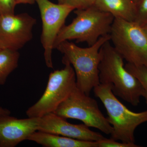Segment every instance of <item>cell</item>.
<instances>
[{"label": "cell", "instance_id": "6da1fadb", "mask_svg": "<svg viewBox=\"0 0 147 147\" xmlns=\"http://www.w3.org/2000/svg\"><path fill=\"white\" fill-rule=\"evenodd\" d=\"M101 58L99 63L100 84L108 85L114 94L137 106L145 92L139 80L125 68L123 58L111 45L110 40L100 49Z\"/></svg>", "mask_w": 147, "mask_h": 147}, {"label": "cell", "instance_id": "7a4b0ae2", "mask_svg": "<svg viewBox=\"0 0 147 147\" xmlns=\"http://www.w3.org/2000/svg\"><path fill=\"white\" fill-rule=\"evenodd\" d=\"M110 40V34L100 37L92 46L83 48L73 42L65 40L55 49L63 55L62 60L73 67L76 76V86L87 95L100 84L99 67L101 58L100 49L103 44Z\"/></svg>", "mask_w": 147, "mask_h": 147}, {"label": "cell", "instance_id": "3957f363", "mask_svg": "<svg viewBox=\"0 0 147 147\" xmlns=\"http://www.w3.org/2000/svg\"><path fill=\"white\" fill-rule=\"evenodd\" d=\"M76 16L71 24L64 26L58 33L54 48L61 42L76 40L86 42L89 46L95 44L101 37L110 34L115 17L94 5L85 9H75Z\"/></svg>", "mask_w": 147, "mask_h": 147}, {"label": "cell", "instance_id": "277c9868", "mask_svg": "<svg viewBox=\"0 0 147 147\" xmlns=\"http://www.w3.org/2000/svg\"><path fill=\"white\" fill-rule=\"evenodd\" d=\"M93 90L95 96L104 105L107 119L113 127L110 139L135 144L134 131L137 127L147 122V110L134 113L129 110L117 98L108 85L100 84Z\"/></svg>", "mask_w": 147, "mask_h": 147}, {"label": "cell", "instance_id": "5b68a950", "mask_svg": "<svg viewBox=\"0 0 147 147\" xmlns=\"http://www.w3.org/2000/svg\"><path fill=\"white\" fill-rule=\"evenodd\" d=\"M64 67L50 74L44 93L38 101L27 110L28 117L40 118L53 113L76 88V76L71 64L62 60Z\"/></svg>", "mask_w": 147, "mask_h": 147}, {"label": "cell", "instance_id": "8992f818", "mask_svg": "<svg viewBox=\"0 0 147 147\" xmlns=\"http://www.w3.org/2000/svg\"><path fill=\"white\" fill-rule=\"evenodd\" d=\"M109 34L113 47L127 63L147 66V38L142 27L115 18Z\"/></svg>", "mask_w": 147, "mask_h": 147}, {"label": "cell", "instance_id": "52a82bcc", "mask_svg": "<svg viewBox=\"0 0 147 147\" xmlns=\"http://www.w3.org/2000/svg\"><path fill=\"white\" fill-rule=\"evenodd\" d=\"M53 113L65 119L82 121L86 126L106 134L113 132V127L100 111L97 101L77 86Z\"/></svg>", "mask_w": 147, "mask_h": 147}, {"label": "cell", "instance_id": "ba28073f", "mask_svg": "<svg viewBox=\"0 0 147 147\" xmlns=\"http://www.w3.org/2000/svg\"><path fill=\"white\" fill-rule=\"evenodd\" d=\"M40 11L42 23L40 41L44 50L45 64L53 68L52 53L58 33L66 19L74 9L63 4H55L49 0H35Z\"/></svg>", "mask_w": 147, "mask_h": 147}, {"label": "cell", "instance_id": "9c48e42d", "mask_svg": "<svg viewBox=\"0 0 147 147\" xmlns=\"http://www.w3.org/2000/svg\"><path fill=\"white\" fill-rule=\"evenodd\" d=\"M36 20L28 13L0 15V45L3 49L17 50L33 38Z\"/></svg>", "mask_w": 147, "mask_h": 147}, {"label": "cell", "instance_id": "30bf717a", "mask_svg": "<svg viewBox=\"0 0 147 147\" xmlns=\"http://www.w3.org/2000/svg\"><path fill=\"white\" fill-rule=\"evenodd\" d=\"M37 131L69 137L77 140L97 142L104 139L101 134L92 131L85 124H73L54 113L38 118Z\"/></svg>", "mask_w": 147, "mask_h": 147}, {"label": "cell", "instance_id": "8fae6325", "mask_svg": "<svg viewBox=\"0 0 147 147\" xmlns=\"http://www.w3.org/2000/svg\"><path fill=\"white\" fill-rule=\"evenodd\" d=\"M38 118L0 116V147H14L37 131Z\"/></svg>", "mask_w": 147, "mask_h": 147}, {"label": "cell", "instance_id": "7c38bea8", "mask_svg": "<svg viewBox=\"0 0 147 147\" xmlns=\"http://www.w3.org/2000/svg\"><path fill=\"white\" fill-rule=\"evenodd\" d=\"M27 140L45 147H98L96 142L77 140L39 131H34Z\"/></svg>", "mask_w": 147, "mask_h": 147}, {"label": "cell", "instance_id": "4fadbf2b", "mask_svg": "<svg viewBox=\"0 0 147 147\" xmlns=\"http://www.w3.org/2000/svg\"><path fill=\"white\" fill-rule=\"evenodd\" d=\"M94 5L115 18L129 22L135 20L136 4L131 0H96Z\"/></svg>", "mask_w": 147, "mask_h": 147}, {"label": "cell", "instance_id": "5bb4252c", "mask_svg": "<svg viewBox=\"0 0 147 147\" xmlns=\"http://www.w3.org/2000/svg\"><path fill=\"white\" fill-rule=\"evenodd\" d=\"M19 58L17 50L3 49L0 51V85H4L9 75L17 68Z\"/></svg>", "mask_w": 147, "mask_h": 147}, {"label": "cell", "instance_id": "9a60e30c", "mask_svg": "<svg viewBox=\"0 0 147 147\" xmlns=\"http://www.w3.org/2000/svg\"><path fill=\"white\" fill-rule=\"evenodd\" d=\"M125 67L127 70L136 77L142 84L145 90L144 98L147 104V66L135 65L127 63Z\"/></svg>", "mask_w": 147, "mask_h": 147}, {"label": "cell", "instance_id": "2e32d148", "mask_svg": "<svg viewBox=\"0 0 147 147\" xmlns=\"http://www.w3.org/2000/svg\"><path fill=\"white\" fill-rule=\"evenodd\" d=\"M134 22L141 27L147 24V0H140L136 4Z\"/></svg>", "mask_w": 147, "mask_h": 147}, {"label": "cell", "instance_id": "e0dca14e", "mask_svg": "<svg viewBox=\"0 0 147 147\" xmlns=\"http://www.w3.org/2000/svg\"><path fill=\"white\" fill-rule=\"evenodd\" d=\"M96 0H61L60 4L66 5L75 9H86L94 5Z\"/></svg>", "mask_w": 147, "mask_h": 147}, {"label": "cell", "instance_id": "ac0fdd59", "mask_svg": "<svg viewBox=\"0 0 147 147\" xmlns=\"http://www.w3.org/2000/svg\"><path fill=\"white\" fill-rule=\"evenodd\" d=\"M98 147H138L140 146L135 144L123 143V142H118L113 139L107 138L97 141Z\"/></svg>", "mask_w": 147, "mask_h": 147}, {"label": "cell", "instance_id": "d6986e66", "mask_svg": "<svg viewBox=\"0 0 147 147\" xmlns=\"http://www.w3.org/2000/svg\"><path fill=\"white\" fill-rule=\"evenodd\" d=\"M16 5L15 0H0V15L14 14Z\"/></svg>", "mask_w": 147, "mask_h": 147}, {"label": "cell", "instance_id": "ffe728a7", "mask_svg": "<svg viewBox=\"0 0 147 147\" xmlns=\"http://www.w3.org/2000/svg\"><path fill=\"white\" fill-rule=\"evenodd\" d=\"M16 4H28L32 5L35 2V0H15Z\"/></svg>", "mask_w": 147, "mask_h": 147}, {"label": "cell", "instance_id": "44dd1931", "mask_svg": "<svg viewBox=\"0 0 147 147\" xmlns=\"http://www.w3.org/2000/svg\"><path fill=\"white\" fill-rule=\"evenodd\" d=\"M11 112L8 109L2 108L0 106V116L10 115Z\"/></svg>", "mask_w": 147, "mask_h": 147}, {"label": "cell", "instance_id": "7402d4cb", "mask_svg": "<svg viewBox=\"0 0 147 147\" xmlns=\"http://www.w3.org/2000/svg\"><path fill=\"white\" fill-rule=\"evenodd\" d=\"M142 28L143 32H144L147 38V24L143 26L142 27Z\"/></svg>", "mask_w": 147, "mask_h": 147}, {"label": "cell", "instance_id": "603a6c76", "mask_svg": "<svg viewBox=\"0 0 147 147\" xmlns=\"http://www.w3.org/2000/svg\"><path fill=\"white\" fill-rule=\"evenodd\" d=\"M131 1H132L135 4H137V3L140 1V0H131Z\"/></svg>", "mask_w": 147, "mask_h": 147}, {"label": "cell", "instance_id": "cb8c5ba5", "mask_svg": "<svg viewBox=\"0 0 147 147\" xmlns=\"http://www.w3.org/2000/svg\"><path fill=\"white\" fill-rule=\"evenodd\" d=\"M58 2H59V3H60L61 2V0H58Z\"/></svg>", "mask_w": 147, "mask_h": 147}, {"label": "cell", "instance_id": "d4e9b609", "mask_svg": "<svg viewBox=\"0 0 147 147\" xmlns=\"http://www.w3.org/2000/svg\"><path fill=\"white\" fill-rule=\"evenodd\" d=\"M2 48H1V45H0V51H1L2 50Z\"/></svg>", "mask_w": 147, "mask_h": 147}]
</instances>
